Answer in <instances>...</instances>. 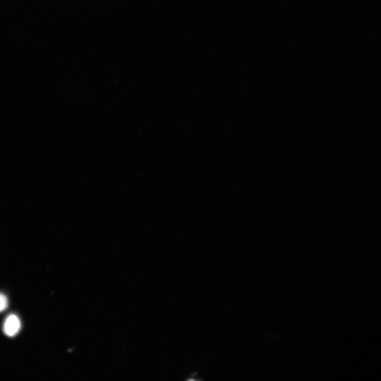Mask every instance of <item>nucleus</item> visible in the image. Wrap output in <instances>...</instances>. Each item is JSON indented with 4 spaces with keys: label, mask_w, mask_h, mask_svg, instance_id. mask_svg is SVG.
Segmentation results:
<instances>
[{
    "label": "nucleus",
    "mask_w": 381,
    "mask_h": 381,
    "mask_svg": "<svg viewBox=\"0 0 381 381\" xmlns=\"http://www.w3.org/2000/svg\"><path fill=\"white\" fill-rule=\"evenodd\" d=\"M8 307L7 297L4 294L0 293V313L4 312Z\"/></svg>",
    "instance_id": "2"
},
{
    "label": "nucleus",
    "mask_w": 381,
    "mask_h": 381,
    "mask_svg": "<svg viewBox=\"0 0 381 381\" xmlns=\"http://www.w3.org/2000/svg\"><path fill=\"white\" fill-rule=\"evenodd\" d=\"M21 321L15 315L9 316L5 320L4 331L5 334L9 337L16 336L21 329Z\"/></svg>",
    "instance_id": "1"
}]
</instances>
